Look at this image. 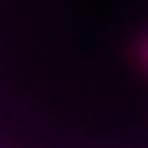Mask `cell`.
<instances>
[{
    "label": "cell",
    "mask_w": 148,
    "mask_h": 148,
    "mask_svg": "<svg viewBox=\"0 0 148 148\" xmlns=\"http://www.w3.org/2000/svg\"><path fill=\"white\" fill-rule=\"evenodd\" d=\"M142 56H145V63H148V40H145V46H142Z\"/></svg>",
    "instance_id": "cell-1"
}]
</instances>
